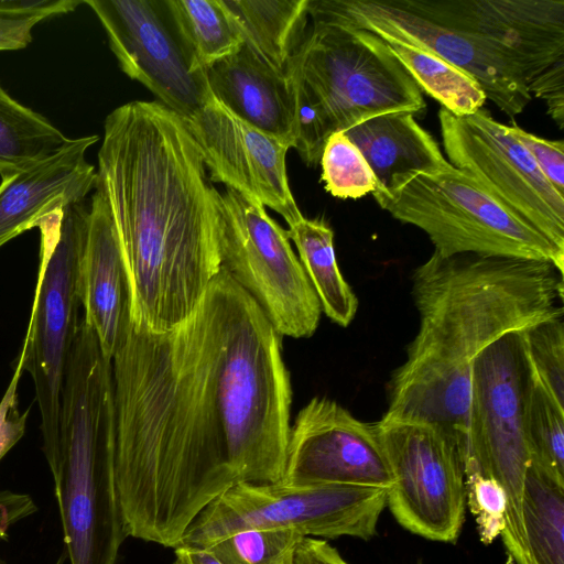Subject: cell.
I'll return each instance as SVG.
<instances>
[{"mask_svg":"<svg viewBox=\"0 0 564 564\" xmlns=\"http://www.w3.org/2000/svg\"><path fill=\"white\" fill-rule=\"evenodd\" d=\"M375 426L392 475L387 507L395 520L413 534L455 543L467 508L457 441L430 423L381 417Z\"/></svg>","mask_w":564,"mask_h":564,"instance_id":"cell-12","label":"cell"},{"mask_svg":"<svg viewBox=\"0 0 564 564\" xmlns=\"http://www.w3.org/2000/svg\"><path fill=\"white\" fill-rule=\"evenodd\" d=\"M420 17L479 37L521 70L528 90L564 123V0H394Z\"/></svg>","mask_w":564,"mask_h":564,"instance_id":"cell-11","label":"cell"},{"mask_svg":"<svg viewBox=\"0 0 564 564\" xmlns=\"http://www.w3.org/2000/svg\"><path fill=\"white\" fill-rule=\"evenodd\" d=\"M219 257L220 268L281 336L306 338L315 333L321 303L288 230L260 203L230 187L221 193Z\"/></svg>","mask_w":564,"mask_h":564,"instance_id":"cell-10","label":"cell"},{"mask_svg":"<svg viewBox=\"0 0 564 564\" xmlns=\"http://www.w3.org/2000/svg\"><path fill=\"white\" fill-rule=\"evenodd\" d=\"M313 23L375 33L429 51L470 76L507 116L532 100L520 68L492 44L414 14L394 1L308 0Z\"/></svg>","mask_w":564,"mask_h":564,"instance_id":"cell-14","label":"cell"},{"mask_svg":"<svg viewBox=\"0 0 564 564\" xmlns=\"http://www.w3.org/2000/svg\"><path fill=\"white\" fill-rule=\"evenodd\" d=\"M23 371V360L19 355L12 379L0 401V460L23 437L26 430L29 410L20 412L18 387Z\"/></svg>","mask_w":564,"mask_h":564,"instance_id":"cell-34","label":"cell"},{"mask_svg":"<svg viewBox=\"0 0 564 564\" xmlns=\"http://www.w3.org/2000/svg\"><path fill=\"white\" fill-rule=\"evenodd\" d=\"M68 138L0 84V176H13L58 151Z\"/></svg>","mask_w":564,"mask_h":564,"instance_id":"cell-25","label":"cell"},{"mask_svg":"<svg viewBox=\"0 0 564 564\" xmlns=\"http://www.w3.org/2000/svg\"><path fill=\"white\" fill-rule=\"evenodd\" d=\"M37 23L34 20H0V52L26 47Z\"/></svg>","mask_w":564,"mask_h":564,"instance_id":"cell-38","label":"cell"},{"mask_svg":"<svg viewBox=\"0 0 564 564\" xmlns=\"http://www.w3.org/2000/svg\"><path fill=\"white\" fill-rule=\"evenodd\" d=\"M293 564H348L326 540L304 536L300 540Z\"/></svg>","mask_w":564,"mask_h":564,"instance_id":"cell-36","label":"cell"},{"mask_svg":"<svg viewBox=\"0 0 564 564\" xmlns=\"http://www.w3.org/2000/svg\"><path fill=\"white\" fill-rule=\"evenodd\" d=\"M173 564H189L188 561L186 560L185 555L182 553V551L178 547L175 549V560H174Z\"/></svg>","mask_w":564,"mask_h":564,"instance_id":"cell-40","label":"cell"},{"mask_svg":"<svg viewBox=\"0 0 564 564\" xmlns=\"http://www.w3.org/2000/svg\"><path fill=\"white\" fill-rule=\"evenodd\" d=\"M282 481L390 488L393 480L375 424L315 397L290 429Z\"/></svg>","mask_w":564,"mask_h":564,"instance_id":"cell-16","label":"cell"},{"mask_svg":"<svg viewBox=\"0 0 564 564\" xmlns=\"http://www.w3.org/2000/svg\"><path fill=\"white\" fill-rule=\"evenodd\" d=\"M523 433L530 467L564 487V408L534 373L524 406Z\"/></svg>","mask_w":564,"mask_h":564,"instance_id":"cell-28","label":"cell"},{"mask_svg":"<svg viewBox=\"0 0 564 564\" xmlns=\"http://www.w3.org/2000/svg\"><path fill=\"white\" fill-rule=\"evenodd\" d=\"M89 206L75 203L45 216L33 305L20 356L33 380L45 458L58 447L62 388L80 322L78 272Z\"/></svg>","mask_w":564,"mask_h":564,"instance_id":"cell-8","label":"cell"},{"mask_svg":"<svg viewBox=\"0 0 564 564\" xmlns=\"http://www.w3.org/2000/svg\"><path fill=\"white\" fill-rule=\"evenodd\" d=\"M84 1L75 0H0V20L42 21L74 11Z\"/></svg>","mask_w":564,"mask_h":564,"instance_id":"cell-35","label":"cell"},{"mask_svg":"<svg viewBox=\"0 0 564 564\" xmlns=\"http://www.w3.org/2000/svg\"><path fill=\"white\" fill-rule=\"evenodd\" d=\"M111 367L128 536L175 549L236 482L283 480L292 390L281 335L225 270L176 327L133 325Z\"/></svg>","mask_w":564,"mask_h":564,"instance_id":"cell-1","label":"cell"},{"mask_svg":"<svg viewBox=\"0 0 564 564\" xmlns=\"http://www.w3.org/2000/svg\"><path fill=\"white\" fill-rule=\"evenodd\" d=\"M288 75L318 111L327 139L381 113L426 108L389 45L365 30L312 22Z\"/></svg>","mask_w":564,"mask_h":564,"instance_id":"cell-5","label":"cell"},{"mask_svg":"<svg viewBox=\"0 0 564 564\" xmlns=\"http://www.w3.org/2000/svg\"><path fill=\"white\" fill-rule=\"evenodd\" d=\"M531 369L550 395L564 408L563 310L522 330Z\"/></svg>","mask_w":564,"mask_h":564,"instance_id":"cell-31","label":"cell"},{"mask_svg":"<svg viewBox=\"0 0 564 564\" xmlns=\"http://www.w3.org/2000/svg\"><path fill=\"white\" fill-rule=\"evenodd\" d=\"M121 70L184 119L213 98L205 72L192 69L164 0H86Z\"/></svg>","mask_w":564,"mask_h":564,"instance_id":"cell-15","label":"cell"},{"mask_svg":"<svg viewBox=\"0 0 564 564\" xmlns=\"http://www.w3.org/2000/svg\"><path fill=\"white\" fill-rule=\"evenodd\" d=\"M246 47L286 75L308 31V0H221Z\"/></svg>","mask_w":564,"mask_h":564,"instance_id":"cell-22","label":"cell"},{"mask_svg":"<svg viewBox=\"0 0 564 564\" xmlns=\"http://www.w3.org/2000/svg\"><path fill=\"white\" fill-rule=\"evenodd\" d=\"M372 170L378 188L411 172H435L452 164L435 139L410 111L386 112L366 119L344 131Z\"/></svg>","mask_w":564,"mask_h":564,"instance_id":"cell-21","label":"cell"},{"mask_svg":"<svg viewBox=\"0 0 564 564\" xmlns=\"http://www.w3.org/2000/svg\"><path fill=\"white\" fill-rule=\"evenodd\" d=\"M522 330L502 335L473 361L462 451L465 475L490 477L505 490L507 512L501 538L511 564H531L521 503L530 466L523 416L533 372Z\"/></svg>","mask_w":564,"mask_h":564,"instance_id":"cell-6","label":"cell"},{"mask_svg":"<svg viewBox=\"0 0 564 564\" xmlns=\"http://www.w3.org/2000/svg\"><path fill=\"white\" fill-rule=\"evenodd\" d=\"M438 119L449 163L564 251V196L544 177L509 126L482 108L463 117L441 108Z\"/></svg>","mask_w":564,"mask_h":564,"instance_id":"cell-13","label":"cell"},{"mask_svg":"<svg viewBox=\"0 0 564 564\" xmlns=\"http://www.w3.org/2000/svg\"><path fill=\"white\" fill-rule=\"evenodd\" d=\"M372 195L393 218L423 230L441 257L474 253L542 260L563 273L564 251L453 165L406 173Z\"/></svg>","mask_w":564,"mask_h":564,"instance_id":"cell-7","label":"cell"},{"mask_svg":"<svg viewBox=\"0 0 564 564\" xmlns=\"http://www.w3.org/2000/svg\"><path fill=\"white\" fill-rule=\"evenodd\" d=\"M98 135L68 139L55 153L0 184V248L48 214L85 200L97 171L86 160Z\"/></svg>","mask_w":564,"mask_h":564,"instance_id":"cell-19","label":"cell"},{"mask_svg":"<svg viewBox=\"0 0 564 564\" xmlns=\"http://www.w3.org/2000/svg\"><path fill=\"white\" fill-rule=\"evenodd\" d=\"M319 163L325 189L335 197L360 198L379 187L366 159L341 131L327 139Z\"/></svg>","mask_w":564,"mask_h":564,"instance_id":"cell-29","label":"cell"},{"mask_svg":"<svg viewBox=\"0 0 564 564\" xmlns=\"http://www.w3.org/2000/svg\"><path fill=\"white\" fill-rule=\"evenodd\" d=\"M97 177L130 280L133 325L176 327L221 269V193L186 120L158 100L117 107L104 123Z\"/></svg>","mask_w":564,"mask_h":564,"instance_id":"cell-2","label":"cell"},{"mask_svg":"<svg viewBox=\"0 0 564 564\" xmlns=\"http://www.w3.org/2000/svg\"><path fill=\"white\" fill-rule=\"evenodd\" d=\"M189 564H221L208 550L177 546ZM176 549V547H175Z\"/></svg>","mask_w":564,"mask_h":564,"instance_id":"cell-39","label":"cell"},{"mask_svg":"<svg viewBox=\"0 0 564 564\" xmlns=\"http://www.w3.org/2000/svg\"><path fill=\"white\" fill-rule=\"evenodd\" d=\"M466 503L477 524L480 541L492 543L506 527L507 496L490 477L473 473L465 475Z\"/></svg>","mask_w":564,"mask_h":564,"instance_id":"cell-32","label":"cell"},{"mask_svg":"<svg viewBox=\"0 0 564 564\" xmlns=\"http://www.w3.org/2000/svg\"><path fill=\"white\" fill-rule=\"evenodd\" d=\"M51 470L70 564H117L128 538L115 476L111 361L82 317L62 388L58 447Z\"/></svg>","mask_w":564,"mask_h":564,"instance_id":"cell-4","label":"cell"},{"mask_svg":"<svg viewBox=\"0 0 564 564\" xmlns=\"http://www.w3.org/2000/svg\"><path fill=\"white\" fill-rule=\"evenodd\" d=\"M213 97L237 118L294 148L292 84L241 46L205 70Z\"/></svg>","mask_w":564,"mask_h":564,"instance_id":"cell-20","label":"cell"},{"mask_svg":"<svg viewBox=\"0 0 564 564\" xmlns=\"http://www.w3.org/2000/svg\"><path fill=\"white\" fill-rule=\"evenodd\" d=\"M78 290L83 318L111 361L132 332V293L110 210L98 188L89 204Z\"/></svg>","mask_w":564,"mask_h":564,"instance_id":"cell-18","label":"cell"},{"mask_svg":"<svg viewBox=\"0 0 564 564\" xmlns=\"http://www.w3.org/2000/svg\"><path fill=\"white\" fill-rule=\"evenodd\" d=\"M304 538L283 529H248L207 547L221 564H293L295 549Z\"/></svg>","mask_w":564,"mask_h":564,"instance_id":"cell-30","label":"cell"},{"mask_svg":"<svg viewBox=\"0 0 564 564\" xmlns=\"http://www.w3.org/2000/svg\"><path fill=\"white\" fill-rule=\"evenodd\" d=\"M185 120L210 182L276 212L289 227L304 217L289 184V144L237 118L214 97Z\"/></svg>","mask_w":564,"mask_h":564,"instance_id":"cell-17","label":"cell"},{"mask_svg":"<svg viewBox=\"0 0 564 564\" xmlns=\"http://www.w3.org/2000/svg\"><path fill=\"white\" fill-rule=\"evenodd\" d=\"M389 488L236 482L188 525L178 546L207 549L242 530L283 529L302 536L370 540Z\"/></svg>","mask_w":564,"mask_h":564,"instance_id":"cell-9","label":"cell"},{"mask_svg":"<svg viewBox=\"0 0 564 564\" xmlns=\"http://www.w3.org/2000/svg\"><path fill=\"white\" fill-rule=\"evenodd\" d=\"M512 135L528 150L539 170L558 194L564 196V142L550 141L527 132L516 123Z\"/></svg>","mask_w":564,"mask_h":564,"instance_id":"cell-33","label":"cell"},{"mask_svg":"<svg viewBox=\"0 0 564 564\" xmlns=\"http://www.w3.org/2000/svg\"><path fill=\"white\" fill-rule=\"evenodd\" d=\"M164 3L195 73H204L242 46L221 0H164Z\"/></svg>","mask_w":564,"mask_h":564,"instance_id":"cell-24","label":"cell"},{"mask_svg":"<svg viewBox=\"0 0 564 564\" xmlns=\"http://www.w3.org/2000/svg\"><path fill=\"white\" fill-rule=\"evenodd\" d=\"M288 235L322 311L339 326H348L356 316L358 300L338 267L332 228L322 219L303 217L289 227Z\"/></svg>","mask_w":564,"mask_h":564,"instance_id":"cell-23","label":"cell"},{"mask_svg":"<svg viewBox=\"0 0 564 564\" xmlns=\"http://www.w3.org/2000/svg\"><path fill=\"white\" fill-rule=\"evenodd\" d=\"M411 75L421 91L437 100L451 113L469 116L482 108L487 98L466 73L435 54L394 40H383Z\"/></svg>","mask_w":564,"mask_h":564,"instance_id":"cell-27","label":"cell"},{"mask_svg":"<svg viewBox=\"0 0 564 564\" xmlns=\"http://www.w3.org/2000/svg\"><path fill=\"white\" fill-rule=\"evenodd\" d=\"M551 262L435 252L412 275L419 329L392 373L382 417L433 424L464 448L475 358L502 335L563 310Z\"/></svg>","mask_w":564,"mask_h":564,"instance_id":"cell-3","label":"cell"},{"mask_svg":"<svg viewBox=\"0 0 564 564\" xmlns=\"http://www.w3.org/2000/svg\"><path fill=\"white\" fill-rule=\"evenodd\" d=\"M35 509V505L28 495L0 492V539L7 540L9 527L32 514ZM0 564L8 563L0 557Z\"/></svg>","mask_w":564,"mask_h":564,"instance_id":"cell-37","label":"cell"},{"mask_svg":"<svg viewBox=\"0 0 564 564\" xmlns=\"http://www.w3.org/2000/svg\"><path fill=\"white\" fill-rule=\"evenodd\" d=\"M521 512L531 564H564V487L529 466Z\"/></svg>","mask_w":564,"mask_h":564,"instance_id":"cell-26","label":"cell"}]
</instances>
